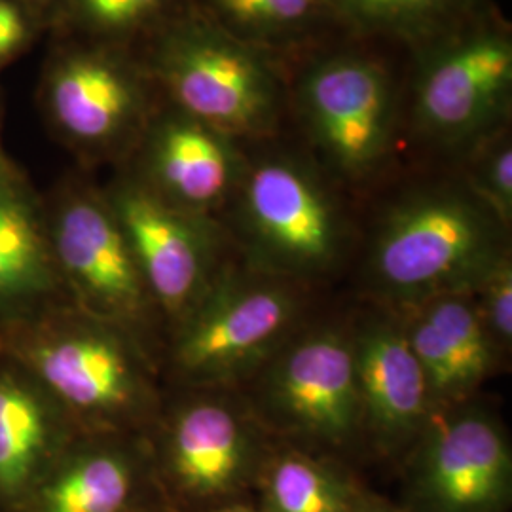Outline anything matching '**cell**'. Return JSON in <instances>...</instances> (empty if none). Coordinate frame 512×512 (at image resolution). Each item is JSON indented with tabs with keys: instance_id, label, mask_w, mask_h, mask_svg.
<instances>
[{
	"instance_id": "obj_1",
	"label": "cell",
	"mask_w": 512,
	"mask_h": 512,
	"mask_svg": "<svg viewBox=\"0 0 512 512\" xmlns=\"http://www.w3.org/2000/svg\"><path fill=\"white\" fill-rule=\"evenodd\" d=\"M0 353L23 366L86 435L147 437L162 410L160 361L69 300L2 323Z\"/></svg>"
},
{
	"instance_id": "obj_2",
	"label": "cell",
	"mask_w": 512,
	"mask_h": 512,
	"mask_svg": "<svg viewBox=\"0 0 512 512\" xmlns=\"http://www.w3.org/2000/svg\"><path fill=\"white\" fill-rule=\"evenodd\" d=\"M505 226L473 190H423L385 217L368 258L372 285L397 310L473 293L501 256Z\"/></svg>"
},
{
	"instance_id": "obj_3",
	"label": "cell",
	"mask_w": 512,
	"mask_h": 512,
	"mask_svg": "<svg viewBox=\"0 0 512 512\" xmlns=\"http://www.w3.org/2000/svg\"><path fill=\"white\" fill-rule=\"evenodd\" d=\"M302 311L296 281L219 272L200 302L165 336L162 366L183 389H213L266 365Z\"/></svg>"
},
{
	"instance_id": "obj_4",
	"label": "cell",
	"mask_w": 512,
	"mask_h": 512,
	"mask_svg": "<svg viewBox=\"0 0 512 512\" xmlns=\"http://www.w3.org/2000/svg\"><path fill=\"white\" fill-rule=\"evenodd\" d=\"M55 268L67 300L114 325L162 365L165 325L107 196L65 190L44 211Z\"/></svg>"
},
{
	"instance_id": "obj_5",
	"label": "cell",
	"mask_w": 512,
	"mask_h": 512,
	"mask_svg": "<svg viewBox=\"0 0 512 512\" xmlns=\"http://www.w3.org/2000/svg\"><path fill=\"white\" fill-rule=\"evenodd\" d=\"M162 403L148 431L152 476L167 509H202L232 499L262 471L255 427L232 403L209 389H184Z\"/></svg>"
},
{
	"instance_id": "obj_6",
	"label": "cell",
	"mask_w": 512,
	"mask_h": 512,
	"mask_svg": "<svg viewBox=\"0 0 512 512\" xmlns=\"http://www.w3.org/2000/svg\"><path fill=\"white\" fill-rule=\"evenodd\" d=\"M412 448L406 511H509L511 444L488 412L465 404L442 410Z\"/></svg>"
},
{
	"instance_id": "obj_7",
	"label": "cell",
	"mask_w": 512,
	"mask_h": 512,
	"mask_svg": "<svg viewBox=\"0 0 512 512\" xmlns=\"http://www.w3.org/2000/svg\"><path fill=\"white\" fill-rule=\"evenodd\" d=\"M260 404L281 431L340 448L363 433L351 336L315 329L289 338L266 363Z\"/></svg>"
},
{
	"instance_id": "obj_8",
	"label": "cell",
	"mask_w": 512,
	"mask_h": 512,
	"mask_svg": "<svg viewBox=\"0 0 512 512\" xmlns=\"http://www.w3.org/2000/svg\"><path fill=\"white\" fill-rule=\"evenodd\" d=\"M243 217L258 270L296 281L327 272L338 258V213L302 165L287 160L256 165L243 186Z\"/></svg>"
},
{
	"instance_id": "obj_9",
	"label": "cell",
	"mask_w": 512,
	"mask_h": 512,
	"mask_svg": "<svg viewBox=\"0 0 512 512\" xmlns=\"http://www.w3.org/2000/svg\"><path fill=\"white\" fill-rule=\"evenodd\" d=\"M107 200L164 319L167 336L219 275L213 236L200 215L165 202L143 181H124Z\"/></svg>"
},
{
	"instance_id": "obj_10",
	"label": "cell",
	"mask_w": 512,
	"mask_h": 512,
	"mask_svg": "<svg viewBox=\"0 0 512 512\" xmlns=\"http://www.w3.org/2000/svg\"><path fill=\"white\" fill-rule=\"evenodd\" d=\"M302 107L327 160L351 179L384 162L393 131V92L384 69L363 57H336L311 71Z\"/></svg>"
},
{
	"instance_id": "obj_11",
	"label": "cell",
	"mask_w": 512,
	"mask_h": 512,
	"mask_svg": "<svg viewBox=\"0 0 512 512\" xmlns=\"http://www.w3.org/2000/svg\"><path fill=\"white\" fill-rule=\"evenodd\" d=\"M167 78L186 114L224 137L270 128L277 95L266 67L215 33L184 37L167 55Z\"/></svg>"
},
{
	"instance_id": "obj_12",
	"label": "cell",
	"mask_w": 512,
	"mask_h": 512,
	"mask_svg": "<svg viewBox=\"0 0 512 512\" xmlns=\"http://www.w3.org/2000/svg\"><path fill=\"white\" fill-rule=\"evenodd\" d=\"M351 342L363 431L385 454L412 448L437 412L399 313L368 317Z\"/></svg>"
},
{
	"instance_id": "obj_13",
	"label": "cell",
	"mask_w": 512,
	"mask_h": 512,
	"mask_svg": "<svg viewBox=\"0 0 512 512\" xmlns=\"http://www.w3.org/2000/svg\"><path fill=\"white\" fill-rule=\"evenodd\" d=\"M162 501L147 437L80 435L19 512H137Z\"/></svg>"
},
{
	"instance_id": "obj_14",
	"label": "cell",
	"mask_w": 512,
	"mask_h": 512,
	"mask_svg": "<svg viewBox=\"0 0 512 512\" xmlns=\"http://www.w3.org/2000/svg\"><path fill=\"white\" fill-rule=\"evenodd\" d=\"M435 412L467 403L501 357L476 310L473 293H448L399 310Z\"/></svg>"
},
{
	"instance_id": "obj_15",
	"label": "cell",
	"mask_w": 512,
	"mask_h": 512,
	"mask_svg": "<svg viewBox=\"0 0 512 512\" xmlns=\"http://www.w3.org/2000/svg\"><path fill=\"white\" fill-rule=\"evenodd\" d=\"M80 435V427L54 397L0 353V512H19Z\"/></svg>"
},
{
	"instance_id": "obj_16",
	"label": "cell",
	"mask_w": 512,
	"mask_h": 512,
	"mask_svg": "<svg viewBox=\"0 0 512 512\" xmlns=\"http://www.w3.org/2000/svg\"><path fill=\"white\" fill-rule=\"evenodd\" d=\"M512 84V46L501 35H480L440 54L418 90L421 126L442 141L484 128Z\"/></svg>"
},
{
	"instance_id": "obj_17",
	"label": "cell",
	"mask_w": 512,
	"mask_h": 512,
	"mask_svg": "<svg viewBox=\"0 0 512 512\" xmlns=\"http://www.w3.org/2000/svg\"><path fill=\"white\" fill-rule=\"evenodd\" d=\"M61 300L44 209L8 173L0 179V325Z\"/></svg>"
},
{
	"instance_id": "obj_18",
	"label": "cell",
	"mask_w": 512,
	"mask_h": 512,
	"mask_svg": "<svg viewBox=\"0 0 512 512\" xmlns=\"http://www.w3.org/2000/svg\"><path fill=\"white\" fill-rule=\"evenodd\" d=\"M238 179V158L228 137L194 118L169 122L148 148L143 183L188 213L217 205Z\"/></svg>"
},
{
	"instance_id": "obj_19",
	"label": "cell",
	"mask_w": 512,
	"mask_h": 512,
	"mask_svg": "<svg viewBox=\"0 0 512 512\" xmlns=\"http://www.w3.org/2000/svg\"><path fill=\"white\" fill-rule=\"evenodd\" d=\"M52 107L55 122L74 143L109 147L128 128L135 93L128 76L109 61L76 57L54 76Z\"/></svg>"
},
{
	"instance_id": "obj_20",
	"label": "cell",
	"mask_w": 512,
	"mask_h": 512,
	"mask_svg": "<svg viewBox=\"0 0 512 512\" xmlns=\"http://www.w3.org/2000/svg\"><path fill=\"white\" fill-rule=\"evenodd\" d=\"M260 512H357L363 494L334 465L287 450L264 463Z\"/></svg>"
},
{
	"instance_id": "obj_21",
	"label": "cell",
	"mask_w": 512,
	"mask_h": 512,
	"mask_svg": "<svg viewBox=\"0 0 512 512\" xmlns=\"http://www.w3.org/2000/svg\"><path fill=\"white\" fill-rule=\"evenodd\" d=\"M211 4L228 25L256 37L300 29L317 8V0H211Z\"/></svg>"
},
{
	"instance_id": "obj_22",
	"label": "cell",
	"mask_w": 512,
	"mask_h": 512,
	"mask_svg": "<svg viewBox=\"0 0 512 512\" xmlns=\"http://www.w3.org/2000/svg\"><path fill=\"white\" fill-rule=\"evenodd\" d=\"M476 310L499 353L512 346V260L501 256L473 289Z\"/></svg>"
},
{
	"instance_id": "obj_23",
	"label": "cell",
	"mask_w": 512,
	"mask_h": 512,
	"mask_svg": "<svg viewBox=\"0 0 512 512\" xmlns=\"http://www.w3.org/2000/svg\"><path fill=\"white\" fill-rule=\"evenodd\" d=\"M368 25L418 35L446 16L448 0H342Z\"/></svg>"
},
{
	"instance_id": "obj_24",
	"label": "cell",
	"mask_w": 512,
	"mask_h": 512,
	"mask_svg": "<svg viewBox=\"0 0 512 512\" xmlns=\"http://www.w3.org/2000/svg\"><path fill=\"white\" fill-rule=\"evenodd\" d=\"M471 190L486 203L497 219L507 226L512 217V148L511 141L501 137L486 148L473 167Z\"/></svg>"
},
{
	"instance_id": "obj_25",
	"label": "cell",
	"mask_w": 512,
	"mask_h": 512,
	"mask_svg": "<svg viewBox=\"0 0 512 512\" xmlns=\"http://www.w3.org/2000/svg\"><path fill=\"white\" fill-rule=\"evenodd\" d=\"M160 0H80L84 14L103 27H126L147 16Z\"/></svg>"
},
{
	"instance_id": "obj_26",
	"label": "cell",
	"mask_w": 512,
	"mask_h": 512,
	"mask_svg": "<svg viewBox=\"0 0 512 512\" xmlns=\"http://www.w3.org/2000/svg\"><path fill=\"white\" fill-rule=\"evenodd\" d=\"M25 37V23L18 8L0 0V57L12 54Z\"/></svg>"
},
{
	"instance_id": "obj_27",
	"label": "cell",
	"mask_w": 512,
	"mask_h": 512,
	"mask_svg": "<svg viewBox=\"0 0 512 512\" xmlns=\"http://www.w3.org/2000/svg\"><path fill=\"white\" fill-rule=\"evenodd\" d=\"M357 512H410L406 511L404 507H395L391 505L389 501H384L380 497H374V495L363 494L361 499V505Z\"/></svg>"
},
{
	"instance_id": "obj_28",
	"label": "cell",
	"mask_w": 512,
	"mask_h": 512,
	"mask_svg": "<svg viewBox=\"0 0 512 512\" xmlns=\"http://www.w3.org/2000/svg\"><path fill=\"white\" fill-rule=\"evenodd\" d=\"M137 512H173L171 509H167L162 501H154V503H150L147 507H143V509H139Z\"/></svg>"
},
{
	"instance_id": "obj_29",
	"label": "cell",
	"mask_w": 512,
	"mask_h": 512,
	"mask_svg": "<svg viewBox=\"0 0 512 512\" xmlns=\"http://www.w3.org/2000/svg\"><path fill=\"white\" fill-rule=\"evenodd\" d=\"M215 512H260L255 509H249V507H243V505H228V507H220L219 511Z\"/></svg>"
},
{
	"instance_id": "obj_30",
	"label": "cell",
	"mask_w": 512,
	"mask_h": 512,
	"mask_svg": "<svg viewBox=\"0 0 512 512\" xmlns=\"http://www.w3.org/2000/svg\"><path fill=\"white\" fill-rule=\"evenodd\" d=\"M6 175H8V171H6V169L2 167V164H0V179H2V177H6Z\"/></svg>"
}]
</instances>
